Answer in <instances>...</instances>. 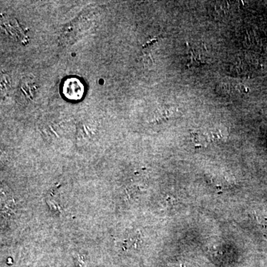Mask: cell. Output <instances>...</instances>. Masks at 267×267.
Returning a JSON list of instances; mask_svg holds the SVG:
<instances>
[{
	"label": "cell",
	"mask_w": 267,
	"mask_h": 267,
	"mask_svg": "<svg viewBox=\"0 0 267 267\" xmlns=\"http://www.w3.org/2000/svg\"><path fill=\"white\" fill-rule=\"evenodd\" d=\"M62 91L64 96L69 100H80L84 95V84L77 77H69L64 80Z\"/></svg>",
	"instance_id": "1"
},
{
	"label": "cell",
	"mask_w": 267,
	"mask_h": 267,
	"mask_svg": "<svg viewBox=\"0 0 267 267\" xmlns=\"http://www.w3.org/2000/svg\"><path fill=\"white\" fill-rule=\"evenodd\" d=\"M187 47L189 50V59L188 60V63H187V67H198L202 65H205L206 63V61L203 59V56H202L200 52L197 51L196 49L193 48L191 47L189 44H187Z\"/></svg>",
	"instance_id": "2"
},
{
	"label": "cell",
	"mask_w": 267,
	"mask_h": 267,
	"mask_svg": "<svg viewBox=\"0 0 267 267\" xmlns=\"http://www.w3.org/2000/svg\"><path fill=\"white\" fill-rule=\"evenodd\" d=\"M191 139L196 146L205 147L210 142L208 134L202 133V132H194L191 134Z\"/></svg>",
	"instance_id": "3"
},
{
	"label": "cell",
	"mask_w": 267,
	"mask_h": 267,
	"mask_svg": "<svg viewBox=\"0 0 267 267\" xmlns=\"http://www.w3.org/2000/svg\"><path fill=\"white\" fill-rule=\"evenodd\" d=\"M208 135L210 140L223 141L226 139L228 133L223 128H215L213 130L211 131L210 133L208 134Z\"/></svg>",
	"instance_id": "4"
},
{
	"label": "cell",
	"mask_w": 267,
	"mask_h": 267,
	"mask_svg": "<svg viewBox=\"0 0 267 267\" xmlns=\"http://www.w3.org/2000/svg\"><path fill=\"white\" fill-rule=\"evenodd\" d=\"M10 89V80L6 74H1V93H6Z\"/></svg>",
	"instance_id": "5"
}]
</instances>
